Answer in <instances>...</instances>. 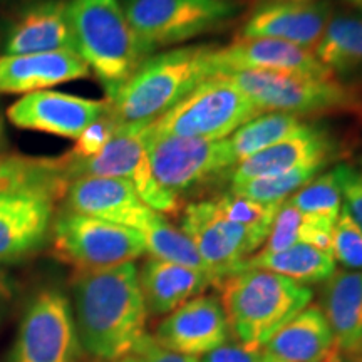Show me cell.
<instances>
[{
    "label": "cell",
    "instance_id": "37",
    "mask_svg": "<svg viewBox=\"0 0 362 362\" xmlns=\"http://www.w3.org/2000/svg\"><path fill=\"white\" fill-rule=\"evenodd\" d=\"M342 208L362 232V176L352 168L344 183Z\"/></svg>",
    "mask_w": 362,
    "mask_h": 362
},
{
    "label": "cell",
    "instance_id": "15",
    "mask_svg": "<svg viewBox=\"0 0 362 362\" xmlns=\"http://www.w3.org/2000/svg\"><path fill=\"white\" fill-rule=\"evenodd\" d=\"M106 111L107 101L44 89L13 103L7 110V117L17 128L76 139Z\"/></svg>",
    "mask_w": 362,
    "mask_h": 362
},
{
    "label": "cell",
    "instance_id": "24",
    "mask_svg": "<svg viewBox=\"0 0 362 362\" xmlns=\"http://www.w3.org/2000/svg\"><path fill=\"white\" fill-rule=\"evenodd\" d=\"M322 312L337 349L349 356L362 339V270L336 272L325 280Z\"/></svg>",
    "mask_w": 362,
    "mask_h": 362
},
{
    "label": "cell",
    "instance_id": "6",
    "mask_svg": "<svg viewBox=\"0 0 362 362\" xmlns=\"http://www.w3.org/2000/svg\"><path fill=\"white\" fill-rule=\"evenodd\" d=\"M262 115L259 107L228 81L214 76L153 121V133L188 139L220 141Z\"/></svg>",
    "mask_w": 362,
    "mask_h": 362
},
{
    "label": "cell",
    "instance_id": "34",
    "mask_svg": "<svg viewBox=\"0 0 362 362\" xmlns=\"http://www.w3.org/2000/svg\"><path fill=\"white\" fill-rule=\"evenodd\" d=\"M117 126L119 124H117L115 116L111 115L110 104H107V111L104 112L103 116H99L96 121H93V123L79 134V138H76L74 146H72L69 153H66L64 160L81 161L89 160V158L99 155L104 149V146L111 141Z\"/></svg>",
    "mask_w": 362,
    "mask_h": 362
},
{
    "label": "cell",
    "instance_id": "8",
    "mask_svg": "<svg viewBox=\"0 0 362 362\" xmlns=\"http://www.w3.org/2000/svg\"><path fill=\"white\" fill-rule=\"evenodd\" d=\"M123 8L149 54L211 33L238 11L230 0H124Z\"/></svg>",
    "mask_w": 362,
    "mask_h": 362
},
{
    "label": "cell",
    "instance_id": "47",
    "mask_svg": "<svg viewBox=\"0 0 362 362\" xmlns=\"http://www.w3.org/2000/svg\"><path fill=\"white\" fill-rule=\"evenodd\" d=\"M330 362H336V361H330Z\"/></svg>",
    "mask_w": 362,
    "mask_h": 362
},
{
    "label": "cell",
    "instance_id": "18",
    "mask_svg": "<svg viewBox=\"0 0 362 362\" xmlns=\"http://www.w3.org/2000/svg\"><path fill=\"white\" fill-rule=\"evenodd\" d=\"M211 66L215 76L235 71H274L296 74L330 76L317 56L309 49L277 39H242L225 47H214Z\"/></svg>",
    "mask_w": 362,
    "mask_h": 362
},
{
    "label": "cell",
    "instance_id": "38",
    "mask_svg": "<svg viewBox=\"0 0 362 362\" xmlns=\"http://www.w3.org/2000/svg\"><path fill=\"white\" fill-rule=\"evenodd\" d=\"M134 354L141 356L143 362H200V357L183 356L178 352H173L161 344L156 342L155 337L146 336L134 351Z\"/></svg>",
    "mask_w": 362,
    "mask_h": 362
},
{
    "label": "cell",
    "instance_id": "49",
    "mask_svg": "<svg viewBox=\"0 0 362 362\" xmlns=\"http://www.w3.org/2000/svg\"><path fill=\"white\" fill-rule=\"evenodd\" d=\"M361 176H362V175H361Z\"/></svg>",
    "mask_w": 362,
    "mask_h": 362
},
{
    "label": "cell",
    "instance_id": "23",
    "mask_svg": "<svg viewBox=\"0 0 362 362\" xmlns=\"http://www.w3.org/2000/svg\"><path fill=\"white\" fill-rule=\"evenodd\" d=\"M139 285L148 312L165 315L206 291L214 282L200 270L151 257L139 270Z\"/></svg>",
    "mask_w": 362,
    "mask_h": 362
},
{
    "label": "cell",
    "instance_id": "29",
    "mask_svg": "<svg viewBox=\"0 0 362 362\" xmlns=\"http://www.w3.org/2000/svg\"><path fill=\"white\" fill-rule=\"evenodd\" d=\"M139 233L143 235L146 252L153 259L200 270L210 277V272H208L205 262L202 260L200 253H198L197 247L193 245L192 240L181 232L180 228L171 225L161 214L156 211Z\"/></svg>",
    "mask_w": 362,
    "mask_h": 362
},
{
    "label": "cell",
    "instance_id": "25",
    "mask_svg": "<svg viewBox=\"0 0 362 362\" xmlns=\"http://www.w3.org/2000/svg\"><path fill=\"white\" fill-rule=\"evenodd\" d=\"M260 269L282 275L293 282L307 285L325 282L336 274L332 253L298 243L280 252H260L243 262L242 270Z\"/></svg>",
    "mask_w": 362,
    "mask_h": 362
},
{
    "label": "cell",
    "instance_id": "11",
    "mask_svg": "<svg viewBox=\"0 0 362 362\" xmlns=\"http://www.w3.org/2000/svg\"><path fill=\"white\" fill-rule=\"evenodd\" d=\"M181 232L192 240L205 262L215 287L242 272L243 262L264 245L267 235L226 220L214 202H198L185 208Z\"/></svg>",
    "mask_w": 362,
    "mask_h": 362
},
{
    "label": "cell",
    "instance_id": "32",
    "mask_svg": "<svg viewBox=\"0 0 362 362\" xmlns=\"http://www.w3.org/2000/svg\"><path fill=\"white\" fill-rule=\"evenodd\" d=\"M34 183H66L61 158H22L0 155V192Z\"/></svg>",
    "mask_w": 362,
    "mask_h": 362
},
{
    "label": "cell",
    "instance_id": "10",
    "mask_svg": "<svg viewBox=\"0 0 362 362\" xmlns=\"http://www.w3.org/2000/svg\"><path fill=\"white\" fill-rule=\"evenodd\" d=\"M146 149L156 183L175 198L202 187L228 168H235L226 139L176 138L156 134L149 128Z\"/></svg>",
    "mask_w": 362,
    "mask_h": 362
},
{
    "label": "cell",
    "instance_id": "1",
    "mask_svg": "<svg viewBox=\"0 0 362 362\" xmlns=\"http://www.w3.org/2000/svg\"><path fill=\"white\" fill-rule=\"evenodd\" d=\"M76 329L90 356L116 361L134 354L146 334L148 309L134 262L78 270L72 280Z\"/></svg>",
    "mask_w": 362,
    "mask_h": 362
},
{
    "label": "cell",
    "instance_id": "4",
    "mask_svg": "<svg viewBox=\"0 0 362 362\" xmlns=\"http://www.w3.org/2000/svg\"><path fill=\"white\" fill-rule=\"evenodd\" d=\"M79 56L111 98L153 54L129 25L119 0H67Z\"/></svg>",
    "mask_w": 362,
    "mask_h": 362
},
{
    "label": "cell",
    "instance_id": "13",
    "mask_svg": "<svg viewBox=\"0 0 362 362\" xmlns=\"http://www.w3.org/2000/svg\"><path fill=\"white\" fill-rule=\"evenodd\" d=\"M79 336L67 297L45 288L33 298L13 351V362H76Z\"/></svg>",
    "mask_w": 362,
    "mask_h": 362
},
{
    "label": "cell",
    "instance_id": "48",
    "mask_svg": "<svg viewBox=\"0 0 362 362\" xmlns=\"http://www.w3.org/2000/svg\"><path fill=\"white\" fill-rule=\"evenodd\" d=\"M347 362H351V361H347Z\"/></svg>",
    "mask_w": 362,
    "mask_h": 362
},
{
    "label": "cell",
    "instance_id": "36",
    "mask_svg": "<svg viewBox=\"0 0 362 362\" xmlns=\"http://www.w3.org/2000/svg\"><path fill=\"white\" fill-rule=\"evenodd\" d=\"M200 362H264L262 347H248L243 344H223L205 354Z\"/></svg>",
    "mask_w": 362,
    "mask_h": 362
},
{
    "label": "cell",
    "instance_id": "20",
    "mask_svg": "<svg viewBox=\"0 0 362 362\" xmlns=\"http://www.w3.org/2000/svg\"><path fill=\"white\" fill-rule=\"evenodd\" d=\"M337 155V143L329 131L319 126H307L304 131L284 139L274 146L240 161L232 170V185L287 173L309 165L327 166Z\"/></svg>",
    "mask_w": 362,
    "mask_h": 362
},
{
    "label": "cell",
    "instance_id": "9",
    "mask_svg": "<svg viewBox=\"0 0 362 362\" xmlns=\"http://www.w3.org/2000/svg\"><path fill=\"white\" fill-rule=\"evenodd\" d=\"M149 124H119L111 141L99 155L81 161L61 158L62 173L67 183L81 176L119 178L133 185L144 205L158 214H173L178 210V198L166 193L153 176L148 160Z\"/></svg>",
    "mask_w": 362,
    "mask_h": 362
},
{
    "label": "cell",
    "instance_id": "26",
    "mask_svg": "<svg viewBox=\"0 0 362 362\" xmlns=\"http://www.w3.org/2000/svg\"><path fill=\"white\" fill-rule=\"evenodd\" d=\"M334 226L336 221L302 214L285 200L275 215L262 252H280L298 243H305L332 253Z\"/></svg>",
    "mask_w": 362,
    "mask_h": 362
},
{
    "label": "cell",
    "instance_id": "28",
    "mask_svg": "<svg viewBox=\"0 0 362 362\" xmlns=\"http://www.w3.org/2000/svg\"><path fill=\"white\" fill-rule=\"evenodd\" d=\"M298 116L285 112H262L226 138L235 166L284 139L292 138L307 128Z\"/></svg>",
    "mask_w": 362,
    "mask_h": 362
},
{
    "label": "cell",
    "instance_id": "21",
    "mask_svg": "<svg viewBox=\"0 0 362 362\" xmlns=\"http://www.w3.org/2000/svg\"><path fill=\"white\" fill-rule=\"evenodd\" d=\"M79 52L57 51L0 56V93L30 94L89 76Z\"/></svg>",
    "mask_w": 362,
    "mask_h": 362
},
{
    "label": "cell",
    "instance_id": "3",
    "mask_svg": "<svg viewBox=\"0 0 362 362\" xmlns=\"http://www.w3.org/2000/svg\"><path fill=\"white\" fill-rule=\"evenodd\" d=\"M220 288L230 332L243 346L259 349L314 297L307 285L260 269L238 272Z\"/></svg>",
    "mask_w": 362,
    "mask_h": 362
},
{
    "label": "cell",
    "instance_id": "33",
    "mask_svg": "<svg viewBox=\"0 0 362 362\" xmlns=\"http://www.w3.org/2000/svg\"><path fill=\"white\" fill-rule=\"evenodd\" d=\"M215 210L223 216V218L233 221V223L247 226V228L255 230V232L265 233L269 237L270 226L274 223L275 215H277L280 205H272V203L253 202L250 198L237 197V194L228 193L221 198L211 200Z\"/></svg>",
    "mask_w": 362,
    "mask_h": 362
},
{
    "label": "cell",
    "instance_id": "5",
    "mask_svg": "<svg viewBox=\"0 0 362 362\" xmlns=\"http://www.w3.org/2000/svg\"><path fill=\"white\" fill-rule=\"evenodd\" d=\"M242 90L262 112L292 116L362 115V96L336 74L310 76L296 72L235 71L218 74Z\"/></svg>",
    "mask_w": 362,
    "mask_h": 362
},
{
    "label": "cell",
    "instance_id": "19",
    "mask_svg": "<svg viewBox=\"0 0 362 362\" xmlns=\"http://www.w3.org/2000/svg\"><path fill=\"white\" fill-rule=\"evenodd\" d=\"M4 54L78 52L67 0H35L13 16L2 40Z\"/></svg>",
    "mask_w": 362,
    "mask_h": 362
},
{
    "label": "cell",
    "instance_id": "42",
    "mask_svg": "<svg viewBox=\"0 0 362 362\" xmlns=\"http://www.w3.org/2000/svg\"><path fill=\"white\" fill-rule=\"evenodd\" d=\"M342 2L352 8H356L357 12H362V0H342Z\"/></svg>",
    "mask_w": 362,
    "mask_h": 362
},
{
    "label": "cell",
    "instance_id": "22",
    "mask_svg": "<svg viewBox=\"0 0 362 362\" xmlns=\"http://www.w3.org/2000/svg\"><path fill=\"white\" fill-rule=\"evenodd\" d=\"M265 361L341 362L334 334L320 307H307L262 346Z\"/></svg>",
    "mask_w": 362,
    "mask_h": 362
},
{
    "label": "cell",
    "instance_id": "46",
    "mask_svg": "<svg viewBox=\"0 0 362 362\" xmlns=\"http://www.w3.org/2000/svg\"><path fill=\"white\" fill-rule=\"evenodd\" d=\"M0 123H2V117H0Z\"/></svg>",
    "mask_w": 362,
    "mask_h": 362
},
{
    "label": "cell",
    "instance_id": "39",
    "mask_svg": "<svg viewBox=\"0 0 362 362\" xmlns=\"http://www.w3.org/2000/svg\"><path fill=\"white\" fill-rule=\"evenodd\" d=\"M13 297V282L11 275L0 267V314L7 309Z\"/></svg>",
    "mask_w": 362,
    "mask_h": 362
},
{
    "label": "cell",
    "instance_id": "45",
    "mask_svg": "<svg viewBox=\"0 0 362 362\" xmlns=\"http://www.w3.org/2000/svg\"><path fill=\"white\" fill-rule=\"evenodd\" d=\"M265 362H282V361H265Z\"/></svg>",
    "mask_w": 362,
    "mask_h": 362
},
{
    "label": "cell",
    "instance_id": "16",
    "mask_svg": "<svg viewBox=\"0 0 362 362\" xmlns=\"http://www.w3.org/2000/svg\"><path fill=\"white\" fill-rule=\"evenodd\" d=\"M66 211L93 216L141 232L156 214L144 205L129 181L101 176H81L67 183Z\"/></svg>",
    "mask_w": 362,
    "mask_h": 362
},
{
    "label": "cell",
    "instance_id": "40",
    "mask_svg": "<svg viewBox=\"0 0 362 362\" xmlns=\"http://www.w3.org/2000/svg\"><path fill=\"white\" fill-rule=\"evenodd\" d=\"M347 361H351V362H362V339H361V342L354 347V351H352L351 354L347 356Z\"/></svg>",
    "mask_w": 362,
    "mask_h": 362
},
{
    "label": "cell",
    "instance_id": "43",
    "mask_svg": "<svg viewBox=\"0 0 362 362\" xmlns=\"http://www.w3.org/2000/svg\"><path fill=\"white\" fill-rule=\"evenodd\" d=\"M6 144H7L6 131H4V123H0V149L6 148Z\"/></svg>",
    "mask_w": 362,
    "mask_h": 362
},
{
    "label": "cell",
    "instance_id": "30",
    "mask_svg": "<svg viewBox=\"0 0 362 362\" xmlns=\"http://www.w3.org/2000/svg\"><path fill=\"white\" fill-rule=\"evenodd\" d=\"M351 166L337 165L310 180L305 187L288 198V203L300 210L302 214L322 216V218L337 221L342 210V192Z\"/></svg>",
    "mask_w": 362,
    "mask_h": 362
},
{
    "label": "cell",
    "instance_id": "14",
    "mask_svg": "<svg viewBox=\"0 0 362 362\" xmlns=\"http://www.w3.org/2000/svg\"><path fill=\"white\" fill-rule=\"evenodd\" d=\"M332 16V0H269L253 11L238 37L277 39L314 52Z\"/></svg>",
    "mask_w": 362,
    "mask_h": 362
},
{
    "label": "cell",
    "instance_id": "41",
    "mask_svg": "<svg viewBox=\"0 0 362 362\" xmlns=\"http://www.w3.org/2000/svg\"><path fill=\"white\" fill-rule=\"evenodd\" d=\"M106 362H143V359H141V356H138V354H131V356L121 357V359H116V361H106Z\"/></svg>",
    "mask_w": 362,
    "mask_h": 362
},
{
    "label": "cell",
    "instance_id": "12",
    "mask_svg": "<svg viewBox=\"0 0 362 362\" xmlns=\"http://www.w3.org/2000/svg\"><path fill=\"white\" fill-rule=\"evenodd\" d=\"M66 183H34L0 192V264L25 260L51 235L54 202Z\"/></svg>",
    "mask_w": 362,
    "mask_h": 362
},
{
    "label": "cell",
    "instance_id": "44",
    "mask_svg": "<svg viewBox=\"0 0 362 362\" xmlns=\"http://www.w3.org/2000/svg\"><path fill=\"white\" fill-rule=\"evenodd\" d=\"M288 2H314V0H288Z\"/></svg>",
    "mask_w": 362,
    "mask_h": 362
},
{
    "label": "cell",
    "instance_id": "7",
    "mask_svg": "<svg viewBox=\"0 0 362 362\" xmlns=\"http://www.w3.org/2000/svg\"><path fill=\"white\" fill-rule=\"evenodd\" d=\"M51 237L54 255L78 270L112 269L146 253L138 230L71 211L52 221Z\"/></svg>",
    "mask_w": 362,
    "mask_h": 362
},
{
    "label": "cell",
    "instance_id": "35",
    "mask_svg": "<svg viewBox=\"0 0 362 362\" xmlns=\"http://www.w3.org/2000/svg\"><path fill=\"white\" fill-rule=\"evenodd\" d=\"M332 257L347 269L362 270V232L344 208L334 226Z\"/></svg>",
    "mask_w": 362,
    "mask_h": 362
},
{
    "label": "cell",
    "instance_id": "2",
    "mask_svg": "<svg viewBox=\"0 0 362 362\" xmlns=\"http://www.w3.org/2000/svg\"><path fill=\"white\" fill-rule=\"evenodd\" d=\"M211 51V45H188L149 56L106 99L117 124H151L203 81L214 78Z\"/></svg>",
    "mask_w": 362,
    "mask_h": 362
},
{
    "label": "cell",
    "instance_id": "17",
    "mask_svg": "<svg viewBox=\"0 0 362 362\" xmlns=\"http://www.w3.org/2000/svg\"><path fill=\"white\" fill-rule=\"evenodd\" d=\"M223 305L214 296H197L171 312L156 330V342L183 356L200 357L228 341Z\"/></svg>",
    "mask_w": 362,
    "mask_h": 362
},
{
    "label": "cell",
    "instance_id": "27",
    "mask_svg": "<svg viewBox=\"0 0 362 362\" xmlns=\"http://www.w3.org/2000/svg\"><path fill=\"white\" fill-rule=\"evenodd\" d=\"M314 54L334 74L362 69V12L334 13Z\"/></svg>",
    "mask_w": 362,
    "mask_h": 362
},
{
    "label": "cell",
    "instance_id": "31",
    "mask_svg": "<svg viewBox=\"0 0 362 362\" xmlns=\"http://www.w3.org/2000/svg\"><path fill=\"white\" fill-rule=\"evenodd\" d=\"M322 168L324 166L320 165H309L287 171V173L264 176V178H255L245 181V183L230 185V193L237 194V197L250 198L253 202L280 205V203L288 200L293 193H297L302 187H305L310 180H314Z\"/></svg>",
    "mask_w": 362,
    "mask_h": 362
}]
</instances>
